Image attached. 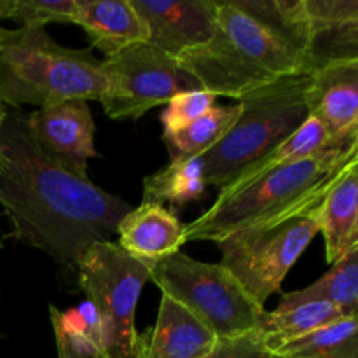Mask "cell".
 Here are the masks:
<instances>
[{"label":"cell","instance_id":"obj_1","mask_svg":"<svg viewBox=\"0 0 358 358\" xmlns=\"http://www.w3.org/2000/svg\"><path fill=\"white\" fill-rule=\"evenodd\" d=\"M0 205L13 222L10 238L72 269L91 245L110 241L131 210L45 156L20 112H7L0 129Z\"/></svg>","mask_w":358,"mask_h":358},{"label":"cell","instance_id":"obj_2","mask_svg":"<svg viewBox=\"0 0 358 358\" xmlns=\"http://www.w3.org/2000/svg\"><path fill=\"white\" fill-rule=\"evenodd\" d=\"M358 161V136L339 140L315 156L275 168L215 203L185 226V241H222L248 227L275 224L322 203L339 175Z\"/></svg>","mask_w":358,"mask_h":358},{"label":"cell","instance_id":"obj_3","mask_svg":"<svg viewBox=\"0 0 358 358\" xmlns=\"http://www.w3.org/2000/svg\"><path fill=\"white\" fill-rule=\"evenodd\" d=\"M217 28L212 41L178 62L205 91L240 100L283 77L310 76L299 49L252 17L233 0H215Z\"/></svg>","mask_w":358,"mask_h":358},{"label":"cell","instance_id":"obj_4","mask_svg":"<svg viewBox=\"0 0 358 358\" xmlns=\"http://www.w3.org/2000/svg\"><path fill=\"white\" fill-rule=\"evenodd\" d=\"M107 91L101 59L69 49L44 28H0V100L38 108L69 100H101Z\"/></svg>","mask_w":358,"mask_h":358},{"label":"cell","instance_id":"obj_5","mask_svg":"<svg viewBox=\"0 0 358 358\" xmlns=\"http://www.w3.org/2000/svg\"><path fill=\"white\" fill-rule=\"evenodd\" d=\"M310 76L283 77L238 100L240 115L217 145L201 156L208 185L222 189L248 164L285 142L308 119Z\"/></svg>","mask_w":358,"mask_h":358},{"label":"cell","instance_id":"obj_6","mask_svg":"<svg viewBox=\"0 0 358 358\" xmlns=\"http://www.w3.org/2000/svg\"><path fill=\"white\" fill-rule=\"evenodd\" d=\"M149 280L217 338L257 331L266 311L224 266L199 262L184 252H175L156 262Z\"/></svg>","mask_w":358,"mask_h":358},{"label":"cell","instance_id":"obj_7","mask_svg":"<svg viewBox=\"0 0 358 358\" xmlns=\"http://www.w3.org/2000/svg\"><path fill=\"white\" fill-rule=\"evenodd\" d=\"M79 287L98 318L100 346L108 358H135V313L152 264L131 257L114 241L93 243L76 266Z\"/></svg>","mask_w":358,"mask_h":358},{"label":"cell","instance_id":"obj_8","mask_svg":"<svg viewBox=\"0 0 358 358\" xmlns=\"http://www.w3.org/2000/svg\"><path fill=\"white\" fill-rule=\"evenodd\" d=\"M320 206V205H318ZM318 206L280 222L248 227L217 243L224 266L264 306L318 233Z\"/></svg>","mask_w":358,"mask_h":358},{"label":"cell","instance_id":"obj_9","mask_svg":"<svg viewBox=\"0 0 358 358\" xmlns=\"http://www.w3.org/2000/svg\"><path fill=\"white\" fill-rule=\"evenodd\" d=\"M107 91L100 103L112 119H138L150 108L187 91L203 90L180 62L150 45H131L101 59Z\"/></svg>","mask_w":358,"mask_h":358},{"label":"cell","instance_id":"obj_10","mask_svg":"<svg viewBox=\"0 0 358 358\" xmlns=\"http://www.w3.org/2000/svg\"><path fill=\"white\" fill-rule=\"evenodd\" d=\"M147 28V42L180 59L208 44L217 28L215 0H129Z\"/></svg>","mask_w":358,"mask_h":358},{"label":"cell","instance_id":"obj_11","mask_svg":"<svg viewBox=\"0 0 358 358\" xmlns=\"http://www.w3.org/2000/svg\"><path fill=\"white\" fill-rule=\"evenodd\" d=\"M28 128L42 152L77 175H87L94 147V119L87 101L69 100L27 115Z\"/></svg>","mask_w":358,"mask_h":358},{"label":"cell","instance_id":"obj_12","mask_svg":"<svg viewBox=\"0 0 358 358\" xmlns=\"http://www.w3.org/2000/svg\"><path fill=\"white\" fill-rule=\"evenodd\" d=\"M304 100L308 117L317 119L332 142L358 136V59L327 63L310 73Z\"/></svg>","mask_w":358,"mask_h":358},{"label":"cell","instance_id":"obj_13","mask_svg":"<svg viewBox=\"0 0 358 358\" xmlns=\"http://www.w3.org/2000/svg\"><path fill=\"white\" fill-rule=\"evenodd\" d=\"M311 73L332 62L358 59L357 0H304Z\"/></svg>","mask_w":358,"mask_h":358},{"label":"cell","instance_id":"obj_14","mask_svg":"<svg viewBox=\"0 0 358 358\" xmlns=\"http://www.w3.org/2000/svg\"><path fill=\"white\" fill-rule=\"evenodd\" d=\"M217 336L194 315L166 296H161L154 327L138 334L135 358H203Z\"/></svg>","mask_w":358,"mask_h":358},{"label":"cell","instance_id":"obj_15","mask_svg":"<svg viewBox=\"0 0 358 358\" xmlns=\"http://www.w3.org/2000/svg\"><path fill=\"white\" fill-rule=\"evenodd\" d=\"M119 248L149 264L180 252L185 243V226L175 213L157 203H142L117 224Z\"/></svg>","mask_w":358,"mask_h":358},{"label":"cell","instance_id":"obj_16","mask_svg":"<svg viewBox=\"0 0 358 358\" xmlns=\"http://www.w3.org/2000/svg\"><path fill=\"white\" fill-rule=\"evenodd\" d=\"M72 23L105 58L147 42V28L129 0H76Z\"/></svg>","mask_w":358,"mask_h":358},{"label":"cell","instance_id":"obj_17","mask_svg":"<svg viewBox=\"0 0 358 358\" xmlns=\"http://www.w3.org/2000/svg\"><path fill=\"white\" fill-rule=\"evenodd\" d=\"M318 233L325 243V261H336L358 247V161L334 182L318 206Z\"/></svg>","mask_w":358,"mask_h":358},{"label":"cell","instance_id":"obj_18","mask_svg":"<svg viewBox=\"0 0 358 358\" xmlns=\"http://www.w3.org/2000/svg\"><path fill=\"white\" fill-rule=\"evenodd\" d=\"M339 142V140H338ZM332 140L329 136L327 129L313 117H308L304 121V124L301 126L297 131H294L285 142L280 143L276 149H273L271 152L266 154L264 157L257 159L255 163L248 164L243 170L238 171L233 178L229 180V184L224 185L220 189L219 196H231L236 191H240L241 187L248 185L250 182L257 180L262 175L269 173L275 168L283 166V164L294 163V161L306 159V157L315 156L320 150H324L325 147L332 145Z\"/></svg>","mask_w":358,"mask_h":358},{"label":"cell","instance_id":"obj_19","mask_svg":"<svg viewBox=\"0 0 358 358\" xmlns=\"http://www.w3.org/2000/svg\"><path fill=\"white\" fill-rule=\"evenodd\" d=\"M310 303H329L348 315H357L358 308V247L331 264L324 276L303 290L283 294L278 310Z\"/></svg>","mask_w":358,"mask_h":358},{"label":"cell","instance_id":"obj_20","mask_svg":"<svg viewBox=\"0 0 358 358\" xmlns=\"http://www.w3.org/2000/svg\"><path fill=\"white\" fill-rule=\"evenodd\" d=\"M208 182L205 177L201 156L191 159L170 161L156 173L143 178L142 203H170L182 208L189 203L206 198Z\"/></svg>","mask_w":358,"mask_h":358},{"label":"cell","instance_id":"obj_21","mask_svg":"<svg viewBox=\"0 0 358 358\" xmlns=\"http://www.w3.org/2000/svg\"><path fill=\"white\" fill-rule=\"evenodd\" d=\"M345 317H353L341 308L329 303H310L287 310L264 311L257 331L264 338L266 345L276 352L287 343L299 339L310 332L331 325Z\"/></svg>","mask_w":358,"mask_h":358},{"label":"cell","instance_id":"obj_22","mask_svg":"<svg viewBox=\"0 0 358 358\" xmlns=\"http://www.w3.org/2000/svg\"><path fill=\"white\" fill-rule=\"evenodd\" d=\"M240 115V103L215 105L210 112L177 131H163L170 161L203 156L224 138Z\"/></svg>","mask_w":358,"mask_h":358},{"label":"cell","instance_id":"obj_23","mask_svg":"<svg viewBox=\"0 0 358 358\" xmlns=\"http://www.w3.org/2000/svg\"><path fill=\"white\" fill-rule=\"evenodd\" d=\"M49 313L55 329L58 358H108L100 346L98 318L90 303L69 313L51 306Z\"/></svg>","mask_w":358,"mask_h":358},{"label":"cell","instance_id":"obj_24","mask_svg":"<svg viewBox=\"0 0 358 358\" xmlns=\"http://www.w3.org/2000/svg\"><path fill=\"white\" fill-rule=\"evenodd\" d=\"M358 318L345 317L276 350L280 358H358Z\"/></svg>","mask_w":358,"mask_h":358},{"label":"cell","instance_id":"obj_25","mask_svg":"<svg viewBox=\"0 0 358 358\" xmlns=\"http://www.w3.org/2000/svg\"><path fill=\"white\" fill-rule=\"evenodd\" d=\"M252 17L299 49L308 59V16L304 0H233ZM310 65V62H308ZM311 70V69H310Z\"/></svg>","mask_w":358,"mask_h":358},{"label":"cell","instance_id":"obj_26","mask_svg":"<svg viewBox=\"0 0 358 358\" xmlns=\"http://www.w3.org/2000/svg\"><path fill=\"white\" fill-rule=\"evenodd\" d=\"M76 0H0V20H14L24 28L48 23H72Z\"/></svg>","mask_w":358,"mask_h":358},{"label":"cell","instance_id":"obj_27","mask_svg":"<svg viewBox=\"0 0 358 358\" xmlns=\"http://www.w3.org/2000/svg\"><path fill=\"white\" fill-rule=\"evenodd\" d=\"M217 96L210 91L196 90L180 93L171 98L168 103H164V110L161 112V122L164 126V131H177L185 128L192 121L205 115L206 112L215 107Z\"/></svg>","mask_w":358,"mask_h":358},{"label":"cell","instance_id":"obj_28","mask_svg":"<svg viewBox=\"0 0 358 358\" xmlns=\"http://www.w3.org/2000/svg\"><path fill=\"white\" fill-rule=\"evenodd\" d=\"M203 358H280L266 345L259 331L245 332L234 338H217L212 352Z\"/></svg>","mask_w":358,"mask_h":358},{"label":"cell","instance_id":"obj_29","mask_svg":"<svg viewBox=\"0 0 358 358\" xmlns=\"http://www.w3.org/2000/svg\"><path fill=\"white\" fill-rule=\"evenodd\" d=\"M7 112H9V108H7V105L0 100V129H2L3 121H6V117H7Z\"/></svg>","mask_w":358,"mask_h":358}]
</instances>
